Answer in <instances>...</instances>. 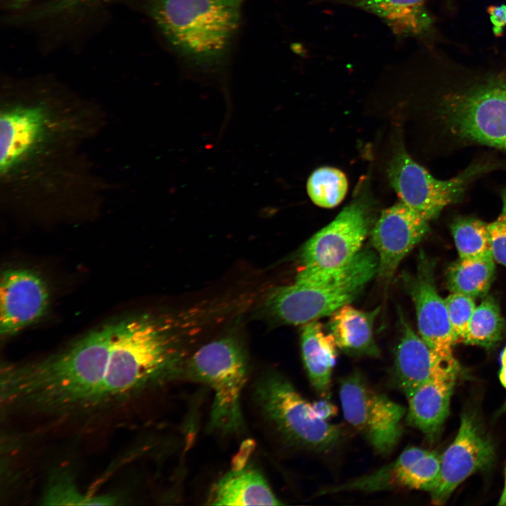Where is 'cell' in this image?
Segmentation results:
<instances>
[{
  "label": "cell",
  "instance_id": "1",
  "mask_svg": "<svg viewBox=\"0 0 506 506\" xmlns=\"http://www.w3.org/2000/svg\"><path fill=\"white\" fill-rule=\"evenodd\" d=\"M207 306L145 313L114 322L110 357L96 409L123 402L186 370L192 339L214 319Z\"/></svg>",
  "mask_w": 506,
  "mask_h": 506
},
{
  "label": "cell",
  "instance_id": "2",
  "mask_svg": "<svg viewBox=\"0 0 506 506\" xmlns=\"http://www.w3.org/2000/svg\"><path fill=\"white\" fill-rule=\"evenodd\" d=\"M114 322L43 359L7 365L1 398L11 410L65 415L96 408L110 357Z\"/></svg>",
  "mask_w": 506,
  "mask_h": 506
},
{
  "label": "cell",
  "instance_id": "3",
  "mask_svg": "<svg viewBox=\"0 0 506 506\" xmlns=\"http://www.w3.org/2000/svg\"><path fill=\"white\" fill-rule=\"evenodd\" d=\"M239 0H141L142 11L168 44L201 68L217 65L238 27Z\"/></svg>",
  "mask_w": 506,
  "mask_h": 506
},
{
  "label": "cell",
  "instance_id": "4",
  "mask_svg": "<svg viewBox=\"0 0 506 506\" xmlns=\"http://www.w3.org/2000/svg\"><path fill=\"white\" fill-rule=\"evenodd\" d=\"M32 89V96L7 97L1 107L0 171L6 181L30 178L73 132L51 96H41L42 86Z\"/></svg>",
  "mask_w": 506,
  "mask_h": 506
},
{
  "label": "cell",
  "instance_id": "5",
  "mask_svg": "<svg viewBox=\"0 0 506 506\" xmlns=\"http://www.w3.org/2000/svg\"><path fill=\"white\" fill-rule=\"evenodd\" d=\"M377 253L361 249L342 267L321 273H297L294 283L278 287L267 297L265 308L275 320L304 325L330 316L350 304L377 275Z\"/></svg>",
  "mask_w": 506,
  "mask_h": 506
},
{
  "label": "cell",
  "instance_id": "6",
  "mask_svg": "<svg viewBox=\"0 0 506 506\" xmlns=\"http://www.w3.org/2000/svg\"><path fill=\"white\" fill-rule=\"evenodd\" d=\"M444 131L455 141L506 151V79L489 77L448 88L437 105Z\"/></svg>",
  "mask_w": 506,
  "mask_h": 506
},
{
  "label": "cell",
  "instance_id": "7",
  "mask_svg": "<svg viewBox=\"0 0 506 506\" xmlns=\"http://www.w3.org/2000/svg\"><path fill=\"white\" fill-rule=\"evenodd\" d=\"M186 371L192 379L208 385L214 391L210 427L225 434L240 431L247 360L240 341L228 336L202 345L190 356Z\"/></svg>",
  "mask_w": 506,
  "mask_h": 506
},
{
  "label": "cell",
  "instance_id": "8",
  "mask_svg": "<svg viewBox=\"0 0 506 506\" xmlns=\"http://www.w3.org/2000/svg\"><path fill=\"white\" fill-rule=\"evenodd\" d=\"M254 396L266 418L293 443L326 451L340 441V428L320 417L312 404L280 374L269 372L261 377Z\"/></svg>",
  "mask_w": 506,
  "mask_h": 506
},
{
  "label": "cell",
  "instance_id": "9",
  "mask_svg": "<svg viewBox=\"0 0 506 506\" xmlns=\"http://www.w3.org/2000/svg\"><path fill=\"white\" fill-rule=\"evenodd\" d=\"M493 168L490 162H478L450 179L440 180L399 150L390 160L387 173L401 202L429 221L458 201L475 180Z\"/></svg>",
  "mask_w": 506,
  "mask_h": 506
},
{
  "label": "cell",
  "instance_id": "10",
  "mask_svg": "<svg viewBox=\"0 0 506 506\" xmlns=\"http://www.w3.org/2000/svg\"><path fill=\"white\" fill-rule=\"evenodd\" d=\"M339 394L347 422L377 453H389L402 435L406 408L372 388L359 372L342 379Z\"/></svg>",
  "mask_w": 506,
  "mask_h": 506
},
{
  "label": "cell",
  "instance_id": "11",
  "mask_svg": "<svg viewBox=\"0 0 506 506\" xmlns=\"http://www.w3.org/2000/svg\"><path fill=\"white\" fill-rule=\"evenodd\" d=\"M369 202L358 198L346 206L328 225L304 245L298 273L311 275L339 268L361 250L372 228L373 214Z\"/></svg>",
  "mask_w": 506,
  "mask_h": 506
},
{
  "label": "cell",
  "instance_id": "12",
  "mask_svg": "<svg viewBox=\"0 0 506 506\" xmlns=\"http://www.w3.org/2000/svg\"><path fill=\"white\" fill-rule=\"evenodd\" d=\"M494 455L493 445L476 417L467 413L462 415L456 437L441 455L439 479L430 491L433 503H445L463 481L488 468Z\"/></svg>",
  "mask_w": 506,
  "mask_h": 506
},
{
  "label": "cell",
  "instance_id": "13",
  "mask_svg": "<svg viewBox=\"0 0 506 506\" xmlns=\"http://www.w3.org/2000/svg\"><path fill=\"white\" fill-rule=\"evenodd\" d=\"M434 268V260L421 250L416 272L403 273V281L415 306L420 337L439 356L452 358L455 342L445 299L436 290Z\"/></svg>",
  "mask_w": 506,
  "mask_h": 506
},
{
  "label": "cell",
  "instance_id": "14",
  "mask_svg": "<svg viewBox=\"0 0 506 506\" xmlns=\"http://www.w3.org/2000/svg\"><path fill=\"white\" fill-rule=\"evenodd\" d=\"M428 231V221L402 202L384 209L371 230L379 261L377 275L389 280Z\"/></svg>",
  "mask_w": 506,
  "mask_h": 506
},
{
  "label": "cell",
  "instance_id": "15",
  "mask_svg": "<svg viewBox=\"0 0 506 506\" xmlns=\"http://www.w3.org/2000/svg\"><path fill=\"white\" fill-rule=\"evenodd\" d=\"M0 333L2 337L17 334L39 320L49 300L47 285L33 271L9 268L1 276Z\"/></svg>",
  "mask_w": 506,
  "mask_h": 506
},
{
  "label": "cell",
  "instance_id": "16",
  "mask_svg": "<svg viewBox=\"0 0 506 506\" xmlns=\"http://www.w3.org/2000/svg\"><path fill=\"white\" fill-rule=\"evenodd\" d=\"M400 338L395 349L394 376L406 397L442 368L457 363L439 356L399 314Z\"/></svg>",
  "mask_w": 506,
  "mask_h": 506
},
{
  "label": "cell",
  "instance_id": "17",
  "mask_svg": "<svg viewBox=\"0 0 506 506\" xmlns=\"http://www.w3.org/2000/svg\"><path fill=\"white\" fill-rule=\"evenodd\" d=\"M459 371L458 362L445 367L407 397L406 421L429 438L438 433L448 415Z\"/></svg>",
  "mask_w": 506,
  "mask_h": 506
},
{
  "label": "cell",
  "instance_id": "18",
  "mask_svg": "<svg viewBox=\"0 0 506 506\" xmlns=\"http://www.w3.org/2000/svg\"><path fill=\"white\" fill-rule=\"evenodd\" d=\"M372 13L398 38L424 37L433 29L434 20L425 0H327Z\"/></svg>",
  "mask_w": 506,
  "mask_h": 506
},
{
  "label": "cell",
  "instance_id": "19",
  "mask_svg": "<svg viewBox=\"0 0 506 506\" xmlns=\"http://www.w3.org/2000/svg\"><path fill=\"white\" fill-rule=\"evenodd\" d=\"M380 310L365 311L346 304L330 317L328 328L339 349L348 355L377 357L379 349L375 341L373 327Z\"/></svg>",
  "mask_w": 506,
  "mask_h": 506
},
{
  "label": "cell",
  "instance_id": "20",
  "mask_svg": "<svg viewBox=\"0 0 506 506\" xmlns=\"http://www.w3.org/2000/svg\"><path fill=\"white\" fill-rule=\"evenodd\" d=\"M214 505H280L263 475L252 467L232 470L214 486L209 499Z\"/></svg>",
  "mask_w": 506,
  "mask_h": 506
},
{
  "label": "cell",
  "instance_id": "21",
  "mask_svg": "<svg viewBox=\"0 0 506 506\" xmlns=\"http://www.w3.org/2000/svg\"><path fill=\"white\" fill-rule=\"evenodd\" d=\"M337 347L332 335L326 333L317 320L303 325L301 330L303 362L311 384L323 397L330 394Z\"/></svg>",
  "mask_w": 506,
  "mask_h": 506
},
{
  "label": "cell",
  "instance_id": "22",
  "mask_svg": "<svg viewBox=\"0 0 506 506\" xmlns=\"http://www.w3.org/2000/svg\"><path fill=\"white\" fill-rule=\"evenodd\" d=\"M495 263L492 253L474 259H460L448 268L447 285L452 292L472 298L484 297L494 278Z\"/></svg>",
  "mask_w": 506,
  "mask_h": 506
},
{
  "label": "cell",
  "instance_id": "23",
  "mask_svg": "<svg viewBox=\"0 0 506 506\" xmlns=\"http://www.w3.org/2000/svg\"><path fill=\"white\" fill-rule=\"evenodd\" d=\"M426 450L417 447H410L403 450L394 462L377 471L348 483L323 489L319 495L346 491L372 492L403 487V479L407 468Z\"/></svg>",
  "mask_w": 506,
  "mask_h": 506
},
{
  "label": "cell",
  "instance_id": "24",
  "mask_svg": "<svg viewBox=\"0 0 506 506\" xmlns=\"http://www.w3.org/2000/svg\"><path fill=\"white\" fill-rule=\"evenodd\" d=\"M504 327L498 304L488 297L476 307L463 343L490 348L500 339Z\"/></svg>",
  "mask_w": 506,
  "mask_h": 506
},
{
  "label": "cell",
  "instance_id": "25",
  "mask_svg": "<svg viewBox=\"0 0 506 506\" xmlns=\"http://www.w3.org/2000/svg\"><path fill=\"white\" fill-rule=\"evenodd\" d=\"M450 231L460 259H474L491 253L488 224L469 216L456 218Z\"/></svg>",
  "mask_w": 506,
  "mask_h": 506
},
{
  "label": "cell",
  "instance_id": "26",
  "mask_svg": "<svg viewBox=\"0 0 506 506\" xmlns=\"http://www.w3.org/2000/svg\"><path fill=\"white\" fill-rule=\"evenodd\" d=\"M307 193L312 202L321 207L332 208L344 198L347 189V179L340 170L332 167H321L309 176L306 185Z\"/></svg>",
  "mask_w": 506,
  "mask_h": 506
},
{
  "label": "cell",
  "instance_id": "27",
  "mask_svg": "<svg viewBox=\"0 0 506 506\" xmlns=\"http://www.w3.org/2000/svg\"><path fill=\"white\" fill-rule=\"evenodd\" d=\"M115 499L108 495H86L67 478H59L51 483L44 497V504L57 505H112Z\"/></svg>",
  "mask_w": 506,
  "mask_h": 506
},
{
  "label": "cell",
  "instance_id": "28",
  "mask_svg": "<svg viewBox=\"0 0 506 506\" xmlns=\"http://www.w3.org/2000/svg\"><path fill=\"white\" fill-rule=\"evenodd\" d=\"M441 469V455L436 452H426L406 469L403 487L429 491L435 486Z\"/></svg>",
  "mask_w": 506,
  "mask_h": 506
},
{
  "label": "cell",
  "instance_id": "29",
  "mask_svg": "<svg viewBox=\"0 0 506 506\" xmlns=\"http://www.w3.org/2000/svg\"><path fill=\"white\" fill-rule=\"evenodd\" d=\"M454 342H463L476 309L474 298L453 292L445 299Z\"/></svg>",
  "mask_w": 506,
  "mask_h": 506
},
{
  "label": "cell",
  "instance_id": "30",
  "mask_svg": "<svg viewBox=\"0 0 506 506\" xmlns=\"http://www.w3.org/2000/svg\"><path fill=\"white\" fill-rule=\"evenodd\" d=\"M494 260L506 267V224L498 220L488 224Z\"/></svg>",
  "mask_w": 506,
  "mask_h": 506
},
{
  "label": "cell",
  "instance_id": "31",
  "mask_svg": "<svg viewBox=\"0 0 506 506\" xmlns=\"http://www.w3.org/2000/svg\"><path fill=\"white\" fill-rule=\"evenodd\" d=\"M487 11L494 34L500 36L506 26V4L491 6Z\"/></svg>",
  "mask_w": 506,
  "mask_h": 506
},
{
  "label": "cell",
  "instance_id": "32",
  "mask_svg": "<svg viewBox=\"0 0 506 506\" xmlns=\"http://www.w3.org/2000/svg\"><path fill=\"white\" fill-rule=\"evenodd\" d=\"M316 414L321 418L327 420L335 412L333 406L327 401H318L312 404Z\"/></svg>",
  "mask_w": 506,
  "mask_h": 506
},
{
  "label": "cell",
  "instance_id": "33",
  "mask_svg": "<svg viewBox=\"0 0 506 506\" xmlns=\"http://www.w3.org/2000/svg\"><path fill=\"white\" fill-rule=\"evenodd\" d=\"M502 209L498 221L506 224V189L502 193Z\"/></svg>",
  "mask_w": 506,
  "mask_h": 506
},
{
  "label": "cell",
  "instance_id": "34",
  "mask_svg": "<svg viewBox=\"0 0 506 506\" xmlns=\"http://www.w3.org/2000/svg\"><path fill=\"white\" fill-rule=\"evenodd\" d=\"M501 361V369L500 371V380L504 387L506 388V359L500 358Z\"/></svg>",
  "mask_w": 506,
  "mask_h": 506
},
{
  "label": "cell",
  "instance_id": "35",
  "mask_svg": "<svg viewBox=\"0 0 506 506\" xmlns=\"http://www.w3.org/2000/svg\"><path fill=\"white\" fill-rule=\"evenodd\" d=\"M499 505L506 506V468H505V485L503 491L498 502Z\"/></svg>",
  "mask_w": 506,
  "mask_h": 506
},
{
  "label": "cell",
  "instance_id": "36",
  "mask_svg": "<svg viewBox=\"0 0 506 506\" xmlns=\"http://www.w3.org/2000/svg\"><path fill=\"white\" fill-rule=\"evenodd\" d=\"M501 358L506 359V347L503 350L501 354Z\"/></svg>",
  "mask_w": 506,
  "mask_h": 506
},
{
  "label": "cell",
  "instance_id": "37",
  "mask_svg": "<svg viewBox=\"0 0 506 506\" xmlns=\"http://www.w3.org/2000/svg\"><path fill=\"white\" fill-rule=\"evenodd\" d=\"M505 408H506V403H505Z\"/></svg>",
  "mask_w": 506,
  "mask_h": 506
},
{
  "label": "cell",
  "instance_id": "38",
  "mask_svg": "<svg viewBox=\"0 0 506 506\" xmlns=\"http://www.w3.org/2000/svg\"><path fill=\"white\" fill-rule=\"evenodd\" d=\"M239 1H242V0H239Z\"/></svg>",
  "mask_w": 506,
  "mask_h": 506
}]
</instances>
